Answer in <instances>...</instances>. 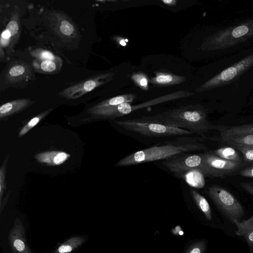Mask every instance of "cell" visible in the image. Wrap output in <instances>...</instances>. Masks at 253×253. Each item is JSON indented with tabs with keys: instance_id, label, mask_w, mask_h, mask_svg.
I'll use <instances>...</instances> for the list:
<instances>
[{
	"instance_id": "1",
	"label": "cell",
	"mask_w": 253,
	"mask_h": 253,
	"mask_svg": "<svg viewBox=\"0 0 253 253\" xmlns=\"http://www.w3.org/2000/svg\"><path fill=\"white\" fill-rule=\"evenodd\" d=\"M222 104H238L253 92V46L216 59L196 89Z\"/></svg>"
},
{
	"instance_id": "2",
	"label": "cell",
	"mask_w": 253,
	"mask_h": 253,
	"mask_svg": "<svg viewBox=\"0 0 253 253\" xmlns=\"http://www.w3.org/2000/svg\"><path fill=\"white\" fill-rule=\"evenodd\" d=\"M253 46V15L221 22L210 28L201 50L216 59Z\"/></svg>"
},
{
	"instance_id": "3",
	"label": "cell",
	"mask_w": 253,
	"mask_h": 253,
	"mask_svg": "<svg viewBox=\"0 0 253 253\" xmlns=\"http://www.w3.org/2000/svg\"><path fill=\"white\" fill-rule=\"evenodd\" d=\"M139 120L182 128L206 137L211 130H224L228 126L214 125L208 120V109L201 104L181 106Z\"/></svg>"
},
{
	"instance_id": "4",
	"label": "cell",
	"mask_w": 253,
	"mask_h": 253,
	"mask_svg": "<svg viewBox=\"0 0 253 253\" xmlns=\"http://www.w3.org/2000/svg\"><path fill=\"white\" fill-rule=\"evenodd\" d=\"M200 137H178L173 141L156 144L126 156L116 164L117 167L135 165L155 161L166 160L175 155L194 151H208L200 142Z\"/></svg>"
},
{
	"instance_id": "5",
	"label": "cell",
	"mask_w": 253,
	"mask_h": 253,
	"mask_svg": "<svg viewBox=\"0 0 253 253\" xmlns=\"http://www.w3.org/2000/svg\"><path fill=\"white\" fill-rule=\"evenodd\" d=\"M221 213L232 222L240 221L245 213L244 209L238 200L226 189L216 184L208 186L205 190Z\"/></svg>"
},
{
	"instance_id": "6",
	"label": "cell",
	"mask_w": 253,
	"mask_h": 253,
	"mask_svg": "<svg viewBox=\"0 0 253 253\" xmlns=\"http://www.w3.org/2000/svg\"><path fill=\"white\" fill-rule=\"evenodd\" d=\"M115 122L126 130L147 136L161 137L192 134L182 128L142 121L138 119L115 121Z\"/></svg>"
},
{
	"instance_id": "7",
	"label": "cell",
	"mask_w": 253,
	"mask_h": 253,
	"mask_svg": "<svg viewBox=\"0 0 253 253\" xmlns=\"http://www.w3.org/2000/svg\"><path fill=\"white\" fill-rule=\"evenodd\" d=\"M203 161L201 170L205 177H225L236 175L246 164L222 159L209 151L203 153Z\"/></svg>"
},
{
	"instance_id": "8",
	"label": "cell",
	"mask_w": 253,
	"mask_h": 253,
	"mask_svg": "<svg viewBox=\"0 0 253 253\" xmlns=\"http://www.w3.org/2000/svg\"><path fill=\"white\" fill-rule=\"evenodd\" d=\"M203 161V153H183L165 160L162 164L174 175L182 178L191 171L201 170Z\"/></svg>"
},
{
	"instance_id": "9",
	"label": "cell",
	"mask_w": 253,
	"mask_h": 253,
	"mask_svg": "<svg viewBox=\"0 0 253 253\" xmlns=\"http://www.w3.org/2000/svg\"><path fill=\"white\" fill-rule=\"evenodd\" d=\"M219 137H206V140L227 144H239L253 146V123L228 126L219 132Z\"/></svg>"
},
{
	"instance_id": "10",
	"label": "cell",
	"mask_w": 253,
	"mask_h": 253,
	"mask_svg": "<svg viewBox=\"0 0 253 253\" xmlns=\"http://www.w3.org/2000/svg\"><path fill=\"white\" fill-rule=\"evenodd\" d=\"M112 74L98 75L87 78L60 92V95L68 99H75L93 90L104 83Z\"/></svg>"
},
{
	"instance_id": "11",
	"label": "cell",
	"mask_w": 253,
	"mask_h": 253,
	"mask_svg": "<svg viewBox=\"0 0 253 253\" xmlns=\"http://www.w3.org/2000/svg\"><path fill=\"white\" fill-rule=\"evenodd\" d=\"M8 241L13 253H33L26 242L24 226L18 218L9 232Z\"/></svg>"
},
{
	"instance_id": "12",
	"label": "cell",
	"mask_w": 253,
	"mask_h": 253,
	"mask_svg": "<svg viewBox=\"0 0 253 253\" xmlns=\"http://www.w3.org/2000/svg\"><path fill=\"white\" fill-rule=\"evenodd\" d=\"M20 34L19 16L17 11L14 10L6 28L1 34L0 49L3 46H8L10 51L13 48Z\"/></svg>"
},
{
	"instance_id": "13",
	"label": "cell",
	"mask_w": 253,
	"mask_h": 253,
	"mask_svg": "<svg viewBox=\"0 0 253 253\" xmlns=\"http://www.w3.org/2000/svg\"><path fill=\"white\" fill-rule=\"evenodd\" d=\"M30 68L25 63L15 62L11 66L5 74L6 81L9 84L19 83L27 79L31 74Z\"/></svg>"
},
{
	"instance_id": "14",
	"label": "cell",
	"mask_w": 253,
	"mask_h": 253,
	"mask_svg": "<svg viewBox=\"0 0 253 253\" xmlns=\"http://www.w3.org/2000/svg\"><path fill=\"white\" fill-rule=\"evenodd\" d=\"M237 229L235 231L236 235L243 237L250 249V253L253 251V214L248 219L243 220H234L232 221Z\"/></svg>"
},
{
	"instance_id": "15",
	"label": "cell",
	"mask_w": 253,
	"mask_h": 253,
	"mask_svg": "<svg viewBox=\"0 0 253 253\" xmlns=\"http://www.w3.org/2000/svg\"><path fill=\"white\" fill-rule=\"evenodd\" d=\"M34 102L27 98L18 99L6 102L0 107V118L2 119L22 111Z\"/></svg>"
},
{
	"instance_id": "16",
	"label": "cell",
	"mask_w": 253,
	"mask_h": 253,
	"mask_svg": "<svg viewBox=\"0 0 253 253\" xmlns=\"http://www.w3.org/2000/svg\"><path fill=\"white\" fill-rule=\"evenodd\" d=\"M57 16L56 29L57 33L66 38H75L78 31L75 25L71 21L60 14Z\"/></svg>"
},
{
	"instance_id": "17",
	"label": "cell",
	"mask_w": 253,
	"mask_h": 253,
	"mask_svg": "<svg viewBox=\"0 0 253 253\" xmlns=\"http://www.w3.org/2000/svg\"><path fill=\"white\" fill-rule=\"evenodd\" d=\"M226 145L209 151L222 159L245 164L240 152L230 145Z\"/></svg>"
},
{
	"instance_id": "18",
	"label": "cell",
	"mask_w": 253,
	"mask_h": 253,
	"mask_svg": "<svg viewBox=\"0 0 253 253\" xmlns=\"http://www.w3.org/2000/svg\"><path fill=\"white\" fill-rule=\"evenodd\" d=\"M135 97L134 94H124L115 96L110 99L104 100L93 107L91 109L101 108L104 107H112L119 105L122 103H130L133 101Z\"/></svg>"
},
{
	"instance_id": "19",
	"label": "cell",
	"mask_w": 253,
	"mask_h": 253,
	"mask_svg": "<svg viewBox=\"0 0 253 253\" xmlns=\"http://www.w3.org/2000/svg\"><path fill=\"white\" fill-rule=\"evenodd\" d=\"M190 194L195 203L208 220L211 219V211L210 205L207 199L197 191L190 189Z\"/></svg>"
},
{
	"instance_id": "20",
	"label": "cell",
	"mask_w": 253,
	"mask_h": 253,
	"mask_svg": "<svg viewBox=\"0 0 253 253\" xmlns=\"http://www.w3.org/2000/svg\"><path fill=\"white\" fill-rule=\"evenodd\" d=\"M85 241L84 237L73 236L60 245L53 253H69L81 246Z\"/></svg>"
},
{
	"instance_id": "21",
	"label": "cell",
	"mask_w": 253,
	"mask_h": 253,
	"mask_svg": "<svg viewBox=\"0 0 253 253\" xmlns=\"http://www.w3.org/2000/svg\"><path fill=\"white\" fill-rule=\"evenodd\" d=\"M205 177L201 169H195L186 174L182 178L191 186L202 188L205 185Z\"/></svg>"
},
{
	"instance_id": "22",
	"label": "cell",
	"mask_w": 253,
	"mask_h": 253,
	"mask_svg": "<svg viewBox=\"0 0 253 253\" xmlns=\"http://www.w3.org/2000/svg\"><path fill=\"white\" fill-rule=\"evenodd\" d=\"M184 78L169 73L158 72L156 76L151 79V82L158 84H172L183 82L185 80Z\"/></svg>"
},
{
	"instance_id": "23",
	"label": "cell",
	"mask_w": 253,
	"mask_h": 253,
	"mask_svg": "<svg viewBox=\"0 0 253 253\" xmlns=\"http://www.w3.org/2000/svg\"><path fill=\"white\" fill-rule=\"evenodd\" d=\"M230 145L241 154L243 161L246 165L253 163V146L239 144H227Z\"/></svg>"
},
{
	"instance_id": "24",
	"label": "cell",
	"mask_w": 253,
	"mask_h": 253,
	"mask_svg": "<svg viewBox=\"0 0 253 253\" xmlns=\"http://www.w3.org/2000/svg\"><path fill=\"white\" fill-rule=\"evenodd\" d=\"M50 111V109L47 110L31 119L19 131L18 136L21 137L27 133L30 129L36 126L43 117L46 116Z\"/></svg>"
},
{
	"instance_id": "25",
	"label": "cell",
	"mask_w": 253,
	"mask_h": 253,
	"mask_svg": "<svg viewBox=\"0 0 253 253\" xmlns=\"http://www.w3.org/2000/svg\"><path fill=\"white\" fill-rule=\"evenodd\" d=\"M206 248L205 241L201 240L191 244L187 249L185 253H204Z\"/></svg>"
},
{
	"instance_id": "26",
	"label": "cell",
	"mask_w": 253,
	"mask_h": 253,
	"mask_svg": "<svg viewBox=\"0 0 253 253\" xmlns=\"http://www.w3.org/2000/svg\"><path fill=\"white\" fill-rule=\"evenodd\" d=\"M41 70L45 73H52L57 68L56 63L53 60H43L40 64Z\"/></svg>"
},
{
	"instance_id": "27",
	"label": "cell",
	"mask_w": 253,
	"mask_h": 253,
	"mask_svg": "<svg viewBox=\"0 0 253 253\" xmlns=\"http://www.w3.org/2000/svg\"><path fill=\"white\" fill-rule=\"evenodd\" d=\"M132 79L142 88L144 89L148 88V82L145 75L141 73L136 74L132 75Z\"/></svg>"
},
{
	"instance_id": "28",
	"label": "cell",
	"mask_w": 253,
	"mask_h": 253,
	"mask_svg": "<svg viewBox=\"0 0 253 253\" xmlns=\"http://www.w3.org/2000/svg\"><path fill=\"white\" fill-rule=\"evenodd\" d=\"M8 159V156L5 158V161L3 162L0 169V202H1V198L2 193L5 188V169L6 163Z\"/></svg>"
},
{
	"instance_id": "29",
	"label": "cell",
	"mask_w": 253,
	"mask_h": 253,
	"mask_svg": "<svg viewBox=\"0 0 253 253\" xmlns=\"http://www.w3.org/2000/svg\"><path fill=\"white\" fill-rule=\"evenodd\" d=\"M237 174L243 177L253 178V163L247 165L242 168L238 171Z\"/></svg>"
},
{
	"instance_id": "30",
	"label": "cell",
	"mask_w": 253,
	"mask_h": 253,
	"mask_svg": "<svg viewBox=\"0 0 253 253\" xmlns=\"http://www.w3.org/2000/svg\"><path fill=\"white\" fill-rule=\"evenodd\" d=\"M240 185L243 189L250 193L253 196V182H242Z\"/></svg>"
},
{
	"instance_id": "31",
	"label": "cell",
	"mask_w": 253,
	"mask_h": 253,
	"mask_svg": "<svg viewBox=\"0 0 253 253\" xmlns=\"http://www.w3.org/2000/svg\"><path fill=\"white\" fill-rule=\"evenodd\" d=\"M39 55L40 57L42 59L50 60H55V57L54 56V55L51 52L48 51H42L40 52Z\"/></svg>"
},
{
	"instance_id": "32",
	"label": "cell",
	"mask_w": 253,
	"mask_h": 253,
	"mask_svg": "<svg viewBox=\"0 0 253 253\" xmlns=\"http://www.w3.org/2000/svg\"><path fill=\"white\" fill-rule=\"evenodd\" d=\"M162 2H163L166 4L173 5L176 3L177 1L175 0H163Z\"/></svg>"
},
{
	"instance_id": "33",
	"label": "cell",
	"mask_w": 253,
	"mask_h": 253,
	"mask_svg": "<svg viewBox=\"0 0 253 253\" xmlns=\"http://www.w3.org/2000/svg\"><path fill=\"white\" fill-rule=\"evenodd\" d=\"M120 44L122 45H126V42H125V41H124L123 40H122L121 41H120Z\"/></svg>"
},
{
	"instance_id": "34",
	"label": "cell",
	"mask_w": 253,
	"mask_h": 253,
	"mask_svg": "<svg viewBox=\"0 0 253 253\" xmlns=\"http://www.w3.org/2000/svg\"><path fill=\"white\" fill-rule=\"evenodd\" d=\"M250 99L252 101H253V93L252 94V95H251V96L250 97L249 100Z\"/></svg>"
}]
</instances>
